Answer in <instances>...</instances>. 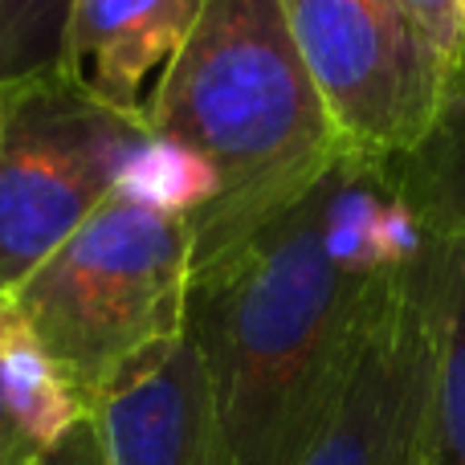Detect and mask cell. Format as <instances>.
<instances>
[{
    "label": "cell",
    "mask_w": 465,
    "mask_h": 465,
    "mask_svg": "<svg viewBox=\"0 0 465 465\" xmlns=\"http://www.w3.org/2000/svg\"><path fill=\"white\" fill-rule=\"evenodd\" d=\"M331 180L188 282L184 331L209 368L225 465H298L351 368L376 278L343 273L322 245Z\"/></svg>",
    "instance_id": "6da1fadb"
},
{
    "label": "cell",
    "mask_w": 465,
    "mask_h": 465,
    "mask_svg": "<svg viewBox=\"0 0 465 465\" xmlns=\"http://www.w3.org/2000/svg\"><path fill=\"white\" fill-rule=\"evenodd\" d=\"M143 119L217 168V201L188 221L193 270L302 204L343 163L282 0H201Z\"/></svg>",
    "instance_id": "7a4b0ae2"
},
{
    "label": "cell",
    "mask_w": 465,
    "mask_h": 465,
    "mask_svg": "<svg viewBox=\"0 0 465 465\" xmlns=\"http://www.w3.org/2000/svg\"><path fill=\"white\" fill-rule=\"evenodd\" d=\"M188 282V221L160 217L111 193L21 282L8 306L37 331L90 409L127 355L184 331Z\"/></svg>",
    "instance_id": "3957f363"
},
{
    "label": "cell",
    "mask_w": 465,
    "mask_h": 465,
    "mask_svg": "<svg viewBox=\"0 0 465 465\" xmlns=\"http://www.w3.org/2000/svg\"><path fill=\"white\" fill-rule=\"evenodd\" d=\"M147 131L65 70L5 86L0 135V306L114 193L123 155Z\"/></svg>",
    "instance_id": "277c9868"
},
{
    "label": "cell",
    "mask_w": 465,
    "mask_h": 465,
    "mask_svg": "<svg viewBox=\"0 0 465 465\" xmlns=\"http://www.w3.org/2000/svg\"><path fill=\"white\" fill-rule=\"evenodd\" d=\"M458 253L461 245L429 237L417 262L376 273L351 368L298 465H420L429 458Z\"/></svg>",
    "instance_id": "5b68a950"
},
{
    "label": "cell",
    "mask_w": 465,
    "mask_h": 465,
    "mask_svg": "<svg viewBox=\"0 0 465 465\" xmlns=\"http://www.w3.org/2000/svg\"><path fill=\"white\" fill-rule=\"evenodd\" d=\"M343 143V172L384 184L429 131L445 70L396 0H282Z\"/></svg>",
    "instance_id": "8992f818"
},
{
    "label": "cell",
    "mask_w": 465,
    "mask_h": 465,
    "mask_svg": "<svg viewBox=\"0 0 465 465\" xmlns=\"http://www.w3.org/2000/svg\"><path fill=\"white\" fill-rule=\"evenodd\" d=\"M106 465H225L204 355L188 331L139 347L90 404Z\"/></svg>",
    "instance_id": "52a82bcc"
},
{
    "label": "cell",
    "mask_w": 465,
    "mask_h": 465,
    "mask_svg": "<svg viewBox=\"0 0 465 465\" xmlns=\"http://www.w3.org/2000/svg\"><path fill=\"white\" fill-rule=\"evenodd\" d=\"M201 0H74L62 70L119 114H143V86L176 57Z\"/></svg>",
    "instance_id": "ba28073f"
},
{
    "label": "cell",
    "mask_w": 465,
    "mask_h": 465,
    "mask_svg": "<svg viewBox=\"0 0 465 465\" xmlns=\"http://www.w3.org/2000/svg\"><path fill=\"white\" fill-rule=\"evenodd\" d=\"M384 188L409 204L429 237L465 245V62L445 82L420 143L388 168Z\"/></svg>",
    "instance_id": "9c48e42d"
},
{
    "label": "cell",
    "mask_w": 465,
    "mask_h": 465,
    "mask_svg": "<svg viewBox=\"0 0 465 465\" xmlns=\"http://www.w3.org/2000/svg\"><path fill=\"white\" fill-rule=\"evenodd\" d=\"M0 401L33 453L54 450L90 420L82 392L13 306H0Z\"/></svg>",
    "instance_id": "30bf717a"
},
{
    "label": "cell",
    "mask_w": 465,
    "mask_h": 465,
    "mask_svg": "<svg viewBox=\"0 0 465 465\" xmlns=\"http://www.w3.org/2000/svg\"><path fill=\"white\" fill-rule=\"evenodd\" d=\"M217 168L188 143L155 135L152 127L131 143L114 176V196L176 221H193L217 201Z\"/></svg>",
    "instance_id": "8fae6325"
},
{
    "label": "cell",
    "mask_w": 465,
    "mask_h": 465,
    "mask_svg": "<svg viewBox=\"0 0 465 465\" xmlns=\"http://www.w3.org/2000/svg\"><path fill=\"white\" fill-rule=\"evenodd\" d=\"M388 188L371 176H355V172H335L327 196V217H322V245H327L331 262L351 278H376L384 273L376 253V225L384 213Z\"/></svg>",
    "instance_id": "7c38bea8"
},
{
    "label": "cell",
    "mask_w": 465,
    "mask_h": 465,
    "mask_svg": "<svg viewBox=\"0 0 465 465\" xmlns=\"http://www.w3.org/2000/svg\"><path fill=\"white\" fill-rule=\"evenodd\" d=\"M74 0H0V86L62 70Z\"/></svg>",
    "instance_id": "4fadbf2b"
},
{
    "label": "cell",
    "mask_w": 465,
    "mask_h": 465,
    "mask_svg": "<svg viewBox=\"0 0 465 465\" xmlns=\"http://www.w3.org/2000/svg\"><path fill=\"white\" fill-rule=\"evenodd\" d=\"M429 461L465 465V245L453 270L450 306L441 331V363H437L433 429H429Z\"/></svg>",
    "instance_id": "5bb4252c"
},
{
    "label": "cell",
    "mask_w": 465,
    "mask_h": 465,
    "mask_svg": "<svg viewBox=\"0 0 465 465\" xmlns=\"http://www.w3.org/2000/svg\"><path fill=\"white\" fill-rule=\"evenodd\" d=\"M396 8L425 37L450 78L465 62V0H396Z\"/></svg>",
    "instance_id": "9a60e30c"
},
{
    "label": "cell",
    "mask_w": 465,
    "mask_h": 465,
    "mask_svg": "<svg viewBox=\"0 0 465 465\" xmlns=\"http://www.w3.org/2000/svg\"><path fill=\"white\" fill-rule=\"evenodd\" d=\"M29 465H106L103 461V441H98L94 420H82L74 433H65L54 450L37 453Z\"/></svg>",
    "instance_id": "2e32d148"
},
{
    "label": "cell",
    "mask_w": 465,
    "mask_h": 465,
    "mask_svg": "<svg viewBox=\"0 0 465 465\" xmlns=\"http://www.w3.org/2000/svg\"><path fill=\"white\" fill-rule=\"evenodd\" d=\"M37 453L29 450V441H25L21 433H16L13 417H8L5 401H0V465H29Z\"/></svg>",
    "instance_id": "e0dca14e"
},
{
    "label": "cell",
    "mask_w": 465,
    "mask_h": 465,
    "mask_svg": "<svg viewBox=\"0 0 465 465\" xmlns=\"http://www.w3.org/2000/svg\"><path fill=\"white\" fill-rule=\"evenodd\" d=\"M0 135H5V86H0Z\"/></svg>",
    "instance_id": "ac0fdd59"
},
{
    "label": "cell",
    "mask_w": 465,
    "mask_h": 465,
    "mask_svg": "<svg viewBox=\"0 0 465 465\" xmlns=\"http://www.w3.org/2000/svg\"><path fill=\"white\" fill-rule=\"evenodd\" d=\"M420 465H433V461H429V458H425V461H420Z\"/></svg>",
    "instance_id": "d6986e66"
}]
</instances>
